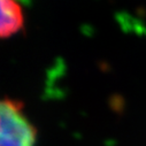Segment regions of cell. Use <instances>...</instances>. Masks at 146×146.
<instances>
[{
    "instance_id": "obj_1",
    "label": "cell",
    "mask_w": 146,
    "mask_h": 146,
    "mask_svg": "<svg viewBox=\"0 0 146 146\" xmlns=\"http://www.w3.org/2000/svg\"><path fill=\"white\" fill-rule=\"evenodd\" d=\"M1 146H35L37 129L23 112V104L5 98L0 105Z\"/></svg>"
},
{
    "instance_id": "obj_2",
    "label": "cell",
    "mask_w": 146,
    "mask_h": 146,
    "mask_svg": "<svg viewBox=\"0 0 146 146\" xmlns=\"http://www.w3.org/2000/svg\"><path fill=\"white\" fill-rule=\"evenodd\" d=\"M0 4H1L0 35L3 38H9L23 28V13L16 0H0Z\"/></svg>"
}]
</instances>
